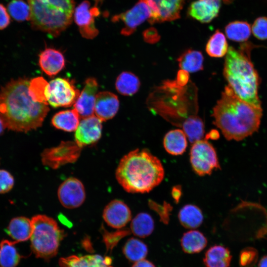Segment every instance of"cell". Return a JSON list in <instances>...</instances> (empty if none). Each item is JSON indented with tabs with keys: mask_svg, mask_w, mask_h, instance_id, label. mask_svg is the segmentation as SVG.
Segmentation results:
<instances>
[{
	"mask_svg": "<svg viewBox=\"0 0 267 267\" xmlns=\"http://www.w3.org/2000/svg\"><path fill=\"white\" fill-rule=\"evenodd\" d=\"M187 85L180 87L176 81H165L149 97L153 105L151 110L172 124L181 127L187 118L196 114V111L187 105L191 101H197L191 100Z\"/></svg>",
	"mask_w": 267,
	"mask_h": 267,
	"instance_id": "6",
	"label": "cell"
},
{
	"mask_svg": "<svg viewBox=\"0 0 267 267\" xmlns=\"http://www.w3.org/2000/svg\"><path fill=\"white\" fill-rule=\"evenodd\" d=\"M80 116L75 109L61 111L51 119L52 125L57 129L67 132L75 131L80 123Z\"/></svg>",
	"mask_w": 267,
	"mask_h": 267,
	"instance_id": "25",
	"label": "cell"
},
{
	"mask_svg": "<svg viewBox=\"0 0 267 267\" xmlns=\"http://www.w3.org/2000/svg\"><path fill=\"white\" fill-rule=\"evenodd\" d=\"M39 64L46 75L52 77L64 68L65 60L59 50L53 48H46L39 55Z\"/></svg>",
	"mask_w": 267,
	"mask_h": 267,
	"instance_id": "20",
	"label": "cell"
},
{
	"mask_svg": "<svg viewBox=\"0 0 267 267\" xmlns=\"http://www.w3.org/2000/svg\"><path fill=\"white\" fill-rule=\"evenodd\" d=\"M190 162L194 172L200 176L210 175L214 171L221 168L216 149L207 139L192 144Z\"/></svg>",
	"mask_w": 267,
	"mask_h": 267,
	"instance_id": "8",
	"label": "cell"
},
{
	"mask_svg": "<svg viewBox=\"0 0 267 267\" xmlns=\"http://www.w3.org/2000/svg\"><path fill=\"white\" fill-rule=\"evenodd\" d=\"M180 223L185 228L195 229L200 226L204 220L201 210L193 204L183 206L178 214Z\"/></svg>",
	"mask_w": 267,
	"mask_h": 267,
	"instance_id": "27",
	"label": "cell"
},
{
	"mask_svg": "<svg viewBox=\"0 0 267 267\" xmlns=\"http://www.w3.org/2000/svg\"><path fill=\"white\" fill-rule=\"evenodd\" d=\"M181 127L191 143L203 139L205 131L203 120L196 115L187 118Z\"/></svg>",
	"mask_w": 267,
	"mask_h": 267,
	"instance_id": "30",
	"label": "cell"
},
{
	"mask_svg": "<svg viewBox=\"0 0 267 267\" xmlns=\"http://www.w3.org/2000/svg\"><path fill=\"white\" fill-rule=\"evenodd\" d=\"M17 243L6 239L0 242V267H16L22 258L15 245Z\"/></svg>",
	"mask_w": 267,
	"mask_h": 267,
	"instance_id": "31",
	"label": "cell"
},
{
	"mask_svg": "<svg viewBox=\"0 0 267 267\" xmlns=\"http://www.w3.org/2000/svg\"><path fill=\"white\" fill-rule=\"evenodd\" d=\"M163 145L169 154L174 156L181 155L187 146V137L182 130H171L164 137Z\"/></svg>",
	"mask_w": 267,
	"mask_h": 267,
	"instance_id": "23",
	"label": "cell"
},
{
	"mask_svg": "<svg viewBox=\"0 0 267 267\" xmlns=\"http://www.w3.org/2000/svg\"><path fill=\"white\" fill-rule=\"evenodd\" d=\"M258 259V252L253 248L244 249L240 253V265L241 267H252Z\"/></svg>",
	"mask_w": 267,
	"mask_h": 267,
	"instance_id": "41",
	"label": "cell"
},
{
	"mask_svg": "<svg viewBox=\"0 0 267 267\" xmlns=\"http://www.w3.org/2000/svg\"><path fill=\"white\" fill-rule=\"evenodd\" d=\"M98 87L94 78H89L85 81L84 89L74 104L80 118L84 119L93 115Z\"/></svg>",
	"mask_w": 267,
	"mask_h": 267,
	"instance_id": "17",
	"label": "cell"
},
{
	"mask_svg": "<svg viewBox=\"0 0 267 267\" xmlns=\"http://www.w3.org/2000/svg\"><path fill=\"white\" fill-rule=\"evenodd\" d=\"M154 222L152 217L146 213H140L132 220L131 229L133 233L139 237H146L153 232Z\"/></svg>",
	"mask_w": 267,
	"mask_h": 267,
	"instance_id": "32",
	"label": "cell"
},
{
	"mask_svg": "<svg viewBox=\"0 0 267 267\" xmlns=\"http://www.w3.org/2000/svg\"><path fill=\"white\" fill-rule=\"evenodd\" d=\"M207 239L200 231L190 230L183 233L180 239V245L183 251L187 254H195L201 252L207 246Z\"/></svg>",
	"mask_w": 267,
	"mask_h": 267,
	"instance_id": "26",
	"label": "cell"
},
{
	"mask_svg": "<svg viewBox=\"0 0 267 267\" xmlns=\"http://www.w3.org/2000/svg\"><path fill=\"white\" fill-rule=\"evenodd\" d=\"M184 0H148L152 10V16L148 22L153 24L179 18Z\"/></svg>",
	"mask_w": 267,
	"mask_h": 267,
	"instance_id": "14",
	"label": "cell"
},
{
	"mask_svg": "<svg viewBox=\"0 0 267 267\" xmlns=\"http://www.w3.org/2000/svg\"><path fill=\"white\" fill-rule=\"evenodd\" d=\"M219 137V132L215 130H211L206 135V138L207 140L209 139H217Z\"/></svg>",
	"mask_w": 267,
	"mask_h": 267,
	"instance_id": "49",
	"label": "cell"
},
{
	"mask_svg": "<svg viewBox=\"0 0 267 267\" xmlns=\"http://www.w3.org/2000/svg\"><path fill=\"white\" fill-rule=\"evenodd\" d=\"M27 79L13 80L0 91V117L8 130L26 133L40 127L49 109L35 101L29 92Z\"/></svg>",
	"mask_w": 267,
	"mask_h": 267,
	"instance_id": "1",
	"label": "cell"
},
{
	"mask_svg": "<svg viewBox=\"0 0 267 267\" xmlns=\"http://www.w3.org/2000/svg\"><path fill=\"white\" fill-rule=\"evenodd\" d=\"M95 2V5H98V4L100 2H101L102 1V0H94Z\"/></svg>",
	"mask_w": 267,
	"mask_h": 267,
	"instance_id": "53",
	"label": "cell"
},
{
	"mask_svg": "<svg viewBox=\"0 0 267 267\" xmlns=\"http://www.w3.org/2000/svg\"><path fill=\"white\" fill-rule=\"evenodd\" d=\"M8 13L15 21L23 22L30 19V8L23 0H12L7 4Z\"/></svg>",
	"mask_w": 267,
	"mask_h": 267,
	"instance_id": "37",
	"label": "cell"
},
{
	"mask_svg": "<svg viewBox=\"0 0 267 267\" xmlns=\"http://www.w3.org/2000/svg\"><path fill=\"white\" fill-rule=\"evenodd\" d=\"M140 86L138 78L134 73L124 71L117 77L115 87L120 94L126 96H132L136 93Z\"/></svg>",
	"mask_w": 267,
	"mask_h": 267,
	"instance_id": "28",
	"label": "cell"
},
{
	"mask_svg": "<svg viewBox=\"0 0 267 267\" xmlns=\"http://www.w3.org/2000/svg\"><path fill=\"white\" fill-rule=\"evenodd\" d=\"M103 218L109 226L119 229L126 226L131 221L132 214L130 208L125 202L115 199L105 206Z\"/></svg>",
	"mask_w": 267,
	"mask_h": 267,
	"instance_id": "16",
	"label": "cell"
},
{
	"mask_svg": "<svg viewBox=\"0 0 267 267\" xmlns=\"http://www.w3.org/2000/svg\"><path fill=\"white\" fill-rule=\"evenodd\" d=\"M189 76L187 71L180 69L178 72L176 82L180 87L186 86L189 82Z\"/></svg>",
	"mask_w": 267,
	"mask_h": 267,
	"instance_id": "45",
	"label": "cell"
},
{
	"mask_svg": "<svg viewBox=\"0 0 267 267\" xmlns=\"http://www.w3.org/2000/svg\"><path fill=\"white\" fill-rule=\"evenodd\" d=\"M31 222V249L36 257L49 260L57 254L64 232L54 219L44 215L34 216Z\"/></svg>",
	"mask_w": 267,
	"mask_h": 267,
	"instance_id": "7",
	"label": "cell"
},
{
	"mask_svg": "<svg viewBox=\"0 0 267 267\" xmlns=\"http://www.w3.org/2000/svg\"><path fill=\"white\" fill-rule=\"evenodd\" d=\"M103 241L104 242L107 252H111L118 242L124 237L130 234L129 229L118 230L115 232H108L103 227L101 228Z\"/></svg>",
	"mask_w": 267,
	"mask_h": 267,
	"instance_id": "38",
	"label": "cell"
},
{
	"mask_svg": "<svg viewBox=\"0 0 267 267\" xmlns=\"http://www.w3.org/2000/svg\"><path fill=\"white\" fill-rule=\"evenodd\" d=\"M119 100L117 96L110 91L98 92L96 96L94 112L102 121L113 118L118 112Z\"/></svg>",
	"mask_w": 267,
	"mask_h": 267,
	"instance_id": "18",
	"label": "cell"
},
{
	"mask_svg": "<svg viewBox=\"0 0 267 267\" xmlns=\"http://www.w3.org/2000/svg\"><path fill=\"white\" fill-rule=\"evenodd\" d=\"M123 252L129 261L135 263L145 258L148 254V248L141 240L132 237L126 242Z\"/></svg>",
	"mask_w": 267,
	"mask_h": 267,
	"instance_id": "33",
	"label": "cell"
},
{
	"mask_svg": "<svg viewBox=\"0 0 267 267\" xmlns=\"http://www.w3.org/2000/svg\"><path fill=\"white\" fill-rule=\"evenodd\" d=\"M82 148L75 141H62L58 145L45 149L41 153L43 164L52 169L75 163L79 158Z\"/></svg>",
	"mask_w": 267,
	"mask_h": 267,
	"instance_id": "9",
	"label": "cell"
},
{
	"mask_svg": "<svg viewBox=\"0 0 267 267\" xmlns=\"http://www.w3.org/2000/svg\"><path fill=\"white\" fill-rule=\"evenodd\" d=\"M82 245L87 251L90 252H93L92 244L89 236L85 237L82 240Z\"/></svg>",
	"mask_w": 267,
	"mask_h": 267,
	"instance_id": "48",
	"label": "cell"
},
{
	"mask_svg": "<svg viewBox=\"0 0 267 267\" xmlns=\"http://www.w3.org/2000/svg\"><path fill=\"white\" fill-rule=\"evenodd\" d=\"M225 33L230 40L236 42H246L251 35L250 24L242 21H235L228 23L225 27Z\"/></svg>",
	"mask_w": 267,
	"mask_h": 267,
	"instance_id": "35",
	"label": "cell"
},
{
	"mask_svg": "<svg viewBox=\"0 0 267 267\" xmlns=\"http://www.w3.org/2000/svg\"><path fill=\"white\" fill-rule=\"evenodd\" d=\"M165 171L161 161L145 149H135L124 156L117 168L118 183L127 192H150L163 180Z\"/></svg>",
	"mask_w": 267,
	"mask_h": 267,
	"instance_id": "3",
	"label": "cell"
},
{
	"mask_svg": "<svg viewBox=\"0 0 267 267\" xmlns=\"http://www.w3.org/2000/svg\"><path fill=\"white\" fill-rule=\"evenodd\" d=\"M48 87V83L43 77L33 78L29 82V94L35 101L47 105Z\"/></svg>",
	"mask_w": 267,
	"mask_h": 267,
	"instance_id": "36",
	"label": "cell"
},
{
	"mask_svg": "<svg viewBox=\"0 0 267 267\" xmlns=\"http://www.w3.org/2000/svg\"><path fill=\"white\" fill-rule=\"evenodd\" d=\"M231 259L228 248L217 245L208 249L203 261L205 267H229Z\"/></svg>",
	"mask_w": 267,
	"mask_h": 267,
	"instance_id": "22",
	"label": "cell"
},
{
	"mask_svg": "<svg viewBox=\"0 0 267 267\" xmlns=\"http://www.w3.org/2000/svg\"><path fill=\"white\" fill-rule=\"evenodd\" d=\"M132 267H156L155 266L149 261L143 259L134 263Z\"/></svg>",
	"mask_w": 267,
	"mask_h": 267,
	"instance_id": "47",
	"label": "cell"
},
{
	"mask_svg": "<svg viewBox=\"0 0 267 267\" xmlns=\"http://www.w3.org/2000/svg\"><path fill=\"white\" fill-rule=\"evenodd\" d=\"M255 45L244 42L238 49L230 46L225 56L223 76L234 93L242 100L261 106L258 95L260 83L259 74L251 59Z\"/></svg>",
	"mask_w": 267,
	"mask_h": 267,
	"instance_id": "4",
	"label": "cell"
},
{
	"mask_svg": "<svg viewBox=\"0 0 267 267\" xmlns=\"http://www.w3.org/2000/svg\"><path fill=\"white\" fill-rule=\"evenodd\" d=\"M59 264L60 267H112L107 265L105 259L99 255H72L61 258Z\"/></svg>",
	"mask_w": 267,
	"mask_h": 267,
	"instance_id": "24",
	"label": "cell"
},
{
	"mask_svg": "<svg viewBox=\"0 0 267 267\" xmlns=\"http://www.w3.org/2000/svg\"><path fill=\"white\" fill-rule=\"evenodd\" d=\"M148 205L152 210L158 214L162 222L164 224L169 223L170 213L173 209L169 203L164 202L162 205H160L153 201L149 200Z\"/></svg>",
	"mask_w": 267,
	"mask_h": 267,
	"instance_id": "39",
	"label": "cell"
},
{
	"mask_svg": "<svg viewBox=\"0 0 267 267\" xmlns=\"http://www.w3.org/2000/svg\"><path fill=\"white\" fill-rule=\"evenodd\" d=\"M5 128H6L1 118L0 117V135L3 133Z\"/></svg>",
	"mask_w": 267,
	"mask_h": 267,
	"instance_id": "51",
	"label": "cell"
},
{
	"mask_svg": "<svg viewBox=\"0 0 267 267\" xmlns=\"http://www.w3.org/2000/svg\"><path fill=\"white\" fill-rule=\"evenodd\" d=\"M258 267H267V255L263 256L260 260Z\"/></svg>",
	"mask_w": 267,
	"mask_h": 267,
	"instance_id": "50",
	"label": "cell"
},
{
	"mask_svg": "<svg viewBox=\"0 0 267 267\" xmlns=\"http://www.w3.org/2000/svg\"><path fill=\"white\" fill-rule=\"evenodd\" d=\"M10 23V16L5 8L2 4L0 3V30L6 28Z\"/></svg>",
	"mask_w": 267,
	"mask_h": 267,
	"instance_id": "43",
	"label": "cell"
},
{
	"mask_svg": "<svg viewBox=\"0 0 267 267\" xmlns=\"http://www.w3.org/2000/svg\"><path fill=\"white\" fill-rule=\"evenodd\" d=\"M144 40L150 44H154L160 40V36L156 29L151 28L146 30L143 33Z\"/></svg>",
	"mask_w": 267,
	"mask_h": 267,
	"instance_id": "44",
	"label": "cell"
},
{
	"mask_svg": "<svg viewBox=\"0 0 267 267\" xmlns=\"http://www.w3.org/2000/svg\"><path fill=\"white\" fill-rule=\"evenodd\" d=\"M61 204L67 209L81 206L86 199V192L83 183L78 178L70 177L60 185L57 191Z\"/></svg>",
	"mask_w": 267,
	"mask_h": 267,
	"instance_id": "13",
	"label": "cell"
},
{
	"mask_svg": "<svg viewBox=\"0 0 267 267\" xmlns=\"http://www.w3.org/2000/svg\"><path fill=\"white\" fill-rule=\"evenodd\" d=\"M102 122L93 115L83 119L75 131V142L83 148L97 142L102 135Z\"/></svg>",
	"mask_w": 267,
	"mask_h": 267,
	"instance_id": "15",
	"label": "cell"
},
{
	"mask_svg": "<svg viewBox=\"0 0 267 267\" xmlns=\"http://www.w3.org/2000/svg\"><path fill=\"white\" fill-rule=\"evenodd\" d=\"M33 29L56 37L71 24L74 0H28Z\"/></svg>",
	"mask_w": 267,
	"mask_h": 267,
	"instance_id": "5",
	"label": "cell"
},
{
	"mask_svg": "<svg viewBox=\"0 0 267 267\" xmlns=\"http://www.w3.org/2000/svg\"><path fill=\"white\" fill-rule=\"evenodd\" d=\"M100 14L97 5L91 7L89 1L85 0L75 7L73 18L78 26L82 36L92 39L99 33L95 26V18Z\"/></svg>",
	"mask_w": 267,
	"mask_h": 267,
	"instance_id": "12",
	"label": "cell"
},
{
	"mask_svg": "<svg viewBox=\"0 0 267 267\" xmlns=\"http://www.w3.org/2000/svg\"><path fill=\"white\" fill-rule=\"evenodd\" d=\"M172 196L176 203H178L182 194L181 187L180 185H176L172 189Z\"/></svg>",
	"mask_w": 267,
	"mask_h": 267,
	"instance_id": "46",
	"label": "cell"
},
{
	"mask_svg": "<svg viewBox=\"0 0 267 267\" xmlns=\"http://www.w3.org/2000/svg\"><path fill=\"white\" fill-rule=\"evenodd\" d=\"M221 0H196L189 8L188 14L202 23H208L216 17L219 12Z\"/></svg>",
	"mask_w": 267,
	"mask_h": 267,
	"instance_id": "19",
	"label": "cell"
},
{
	"mask_svg": "<svg viewBox=\"0 0 267 267\" xmlns=\"http://www.w3.org/2000/svg\"><path fill=\"white\" fill-rule=\"evenodd\" d=\"M253 35L258 39L265 40L267 39V17L257 18L252 26Z\"/></svg>",
	"mask_w": 267,
	"mask_h": 267,
	"instance_id": "40",
	"label": "cell"
},
{
	"mask_svg": "<svg viewBox=\"0 0 267 267\" xmlns=\"http://www.w3.org/2000/svg\"><path fill=\"white\" fill-rule=\"evenodd\" d=\"M263 115L261 106L239 98L227 86L213 108L214 124L228 140L240 141L258 132Z\"/></svg>",
	"mask_w": 267,
	"mask_h": 267,
	"instance_id": "2",
	"label": "cell"
},
{
	"mask_svg": "<svg viewBox=\"0 0 267 267\" xmlns=\"http://www.w3.org/2000/svg\"><path fill=\"white\" fill-rule=\"evenodd\" d=\"M32 230L31 220L22 216L12 219L6 229L7 234L16 243L28 240Z\"/></svg>",
	"mask_w": 267,
	"mask_h": 267,
	"instance_id": "21",
	"label": "cell"
},
{
	"mask_svg": "<svg viewBox=\"0 0 267 267\" xmlns=\"http://www.w3.org/2000/svg\"><path fill=\"white\" fill-rule=\"evenodd\" d=\"M177 60L180 69L188 73L196 72L203 69L204 57L202 53L198 50H186Z\"/></svg>",
	"mask_w": 267,
	"mask_h": 267,
	"instance_id": "29",
	"label": "cell"
},
{
	"mask_svg": "<svg viewBox=\"0 0 267 267\" xmlns=\"http://www.w3.org/2000/svg\"><path fill=\"white\" fill-rule=\"evenodd\" d=\"M14 185V178L12 174L7 170L0 169V194L10 191Z\"/></svg>",
	"mask_w": 267,
	"mask_h": 267,
	"instance_id": "42",
	"label": "cell"
},
{
	"mask_svg": "<svg viewBox=\"0 0 267 267\" xmlns=\"http://www.w3.org/2000/svg\"><path fill=\"white\" fill-rule=\"evenodd\" d=\"M224 2L226 3H229L232 1L233 0H222Z\"/></svg>",
	"mask_w": 267,
	"mask_h": 267,
	"instance_id": "52",
	"label": "cell"
},
{
	"mask_svg": "<svg viewBox=\"0 0 267 267\" xmlns=\"http://www.w3.org/2000/svg\"><path fill=\"white\" fill-rule=\"evenodd\" d=\"M80 94L73 81L56 78L48 83L47 103L54 108L70 107L75 104Z\"/></svg>",
	"mask_w": 267,
	"mask_h": 267,
	"instance_id": "10",
	"label": "cell"
},
{
	"mask_svg": "<svg viewBox=\"0 0 267 267\" xmlns=\"http://www.w3.org/2000/svg\"><path fill=\"white\" fill-rule=\"evenodd\" d=\"M228 48L225 36L218 30L209 39L206 44V51L211 57H222L226 55Z\"/></svg>",
	"mask_w": 267,
	"mask_h": 267,
	"instance_id": "34",
	"label": "cell"
},
{
	"mask_svg": "<svg viewBox=\"0 0 267 267\" xmlns=\"http://www.w3.org/2000/svg\"><path fill=\"white\" fill-rule=\"evenodd\" d=\"M152 16V10L148 0H138L132 8L114 15L111 20L113 22L122 21L124 23V27L121 31V34L129 36L133 34L145 21H149Z\"/></svg>",
	"mask_w": 267,
	"mask_h": 267,
	"instance_id": "11",
	"label": "cell"
}]
</instances>
